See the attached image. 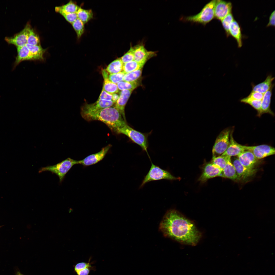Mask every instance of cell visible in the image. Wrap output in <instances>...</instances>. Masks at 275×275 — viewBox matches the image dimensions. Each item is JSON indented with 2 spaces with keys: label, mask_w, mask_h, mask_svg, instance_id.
Listing matches in <instances>:
<instances>
[{
  "label": "cell",
  "mask_w": 275,
  "mask_h": 275,
  "mask_svg": "<svg viewBox=\"0 0 275 275\" xmlns=\"http://www.w3.org/2000/svg\"><path fill=\"white\" fill-rule=\"evenodd\" d=\"M159 228L165 237L185 244L195 246L201 237L193 222L174 209L166 212Z\"/></svg>",
  "instance_id": "1"
},
{
  "label": "cell",
  "mask_w": 275,
  "mask_h": 275,
  "mask_svg": "<svg viewBox=\"0 0 275 275\" xmlns=\"http://www.w3.org/2000/svg\"><path fill=\"white\" fill-rule=\"evenodd\" d=\"M80 113L86 120L101 121L114 132L127 123L119 111L114 106L94 111H81Z\"/></svg>",
  "instance_id": "2"
},
{
  "label": "cell",
  "mask_w": 275,
  "mask_h": 275,
  "mask_svg": "<svg viewBox=\"0 0 275 275\" xmlns=\"http://www.w3.org/2000/svg\"><path fill=\"white\" fill-rule=\"evenodd\" d=\"M115 132L127 136L134 142L139 145L143 150L147 153L150 159L147 150L148 147V134L133 129L127 123L116 129Z\"/></svg>",
  "instance_id": "3"
},
{
  "label": "cell",
  "mask_w": 275,
  "mask_h": 275,
  "mask_svg": "<svg viewBox=\"0 0 275 275\" xmlns=\"http://www.w3.org/2000/svg\"><path fill=\"white\" fill-rule=\"evenodd\" d=\"M216 0H213L205 5L201 11L196 15L185 17L186 21L205 25L215 18L214 7Z\"/></svg>",
  "instance_id": "4"
},
{
  "label": "cell",
  "mask_w": 275,
  "mask_h": 275,
  "mask_svg": "<svg viewBox=\"0 0 275 275\" xmlns=\"http://www.w3.org/2000/svg\"><path fill=\"white\" fill-rule=\"evenodd\" d=\"M77 164H79V160L68 158L56 164L41 168L39 171V173L45 171L51 172L58 175L59 179V182L61 183L66 174L72 167Z\"/></svg>",
  "instance_id": "5"
},
{
  "label": "cell",
  "mask_w": 275,
  "mask_h": 275,
  "mask_svg": "<svg viewBox=\"0 0 275 275\" xmlns=\"http://www.w3.org/2000/svg\"><path fill=\"white\" fill-rule=\"evenodd\" d=\"M167 170L163 169L151 162L150 168L142 181L140 188L143 187L147 183L153 181L166 180H173L179 179Z\"/></svg>",
  "instance_id": "6"
},
{
  "label": "cell",
  "mask_w": 275,
  "mask_h": 275,
  "mask_svg": "<svg viewBox=\"0 0 275 275\" xmlns=\"http://www.w3.org/2000/svg\"><path fill=\"white\" fill-rule=\"evenodd\" d=\"M230 133L229 128L225 129L220 132L213 148V157L221 156L226 151L229 144Z\"/></svg>",
  "instance_id": "7"
},
{
  "label": "cell",
  "mask_w": 275,
  "mask_h": 275,
  "mask_svg": "<svg viewBox=\"0 0 275 275\" xmlns=\"http://www.w3.org/2000/svg\"><path fill=\"white\" fill-rule=\"evenodd\" d=\"M243 146L245 150L251 152L258 160L274 155L275 153L274 148L267 145Z\"/></svg>",
  "instance_id": "8"
},
{
  "label": "cell",
  "mask_w": 275,
  "mask_h": 275,
  "mask_svg": "<svg viewBox=\"0 0 275 275\" xmlns=\"http://www.w3.org/2000/svg\"><path fill=\"white\" fill-rule=\"evenodd\" d=\"M30 25L28 23L20 32L11 37H6L5 40L8 43L13 45L17 47L25 45L27 43L29 28Z\"/></svg>",
  "instance_id": "9"
},
{
  "label": "cell",
  "mask_w": 275,
  "mask_h": 275,
  "mask_svg": "<svg viewBox=\"0 0 275 275\" xmlns=\"http://www.w3.org/2000/svg\"><path fill=\"white\" fill-rule=\"evenodd\" d=\"M111 147V144H108L103 148L98 153L90 155L83 159L79 160V164L88 166L97 163L103 159Z\"/></svg>",
  "instance_id": "10"
},
{
  "label": "cell",
  "mask_w": 275,
  "mask_h": 275,
  "mask_svg": "<svg viewBox=\"0 0 275 275\" xmlns=\"http://www.w3.org/2000/svg\"><path fill=\"white\" fill-rule=\"evenodd\" d=\"M222 170L211 162L207 163L203 167L202 173L198 181L204 183L210 179L219 176Z\"/></svg>",
  "instance_id": "11"
},
{
  "label": "cell",
  "mask_w": 275,
  "mask_h": 275,
  "mask_svg": "<svg viewBox=\"0 0 275 275\" xmlns=\"http://www.w3.org/2000/svg\"><path fill=\"white\" fill-rule=\"evenodd\" d=\"M135 61L144 64L149 58L155 56V52L148 51L142 44L137 45L133 47Z\"/></svg>",
  "instance_id": "12"
},
{
  "label": "cell",
  "mask_w": 275,
  "mask_h": 275,
  "mask_svg": "<svg viewBox=\"0 0 275 275\" xmlns=\"http://www.w3.org/2000/svg\"><path fill=\"white\" fill-rule=\"evenodd\" d=\"M232 4L229 2L216 0L214 7L215 18L221 21L225 17L231 13Z\"/></svg>",
  "instance_id": "13"
},
{
  "label": "cell",
  "mask_w": 275,
  "mask_h": 275,
  "mask_svg": "<svg viewBox=\"0 0 275 275\" xmlns=\"http://www.w3.org/2000/svg\"><path fill=\"white\" fill-rule=\"evenodd\" d=\"M231 162L234 167L238 177V180H244L252 176L256 171L255 169L247 168L240 163L237 158H234Z\"/></svg>",
  "instance_id": "14"
},
{
  "label": "cell",
  "mask_w": 275,
  "mask_h": 275,
  "mask_svg": "<svg viewBox=\"0 0 275 275\" xmlns=\"http://www.w3.org/2000/svg\"><path fill=\"white\" fill-rule=\"evenodd\" d=\"M232 132L230 133L229 145L225 152L222 155L230 157L238 156L245 150L243 145L237 143L234 139Z\"/></svg>",
  "instance_id": "15"
},
{
  "label": "cell",
  "mask_w": 275,
  "mask_h": 275,
  "mask_svg": "<svg viewBox=\"0 0 275 275\" xmlns=\"http://www.w3.org/2000/svg\"><path fill=\"white\" fill-rule=\"evenodd\" d=\"M238 160L244 167L250 169H254L258 160L250 151L245 150L237 156Z\"/></svg>",
  "instance_id": "16"
},
{
  "label": "cell",
  "mask_w": 275,
  "mask_h": 275,
  "mask_svg": "<svg viewBox=\"0 0 275 275\" xmlns=\"http://www.w3.org/2000/svg\"><path fill=\"white\" fill-rule=\"evenodd\" d=\"M132 91L128 90H122L120 93L119 99L113 105L119 111L126 121L125 107Z\"/></svg>",
  "instance_id": "17"
},
{
  "label": "cell",
  "mask_w": 275,
  "mask_h": 275,
  "mask_svg": "<svg viewBox=\"0 0 275 275\" xmlns=\"http://www.w3.org/2000/svg\"><path fill=\"white\" fill-rule=\"evenodd\" d=\"M115 103L112 101L98 99L95 103L92 104H85L81 108V111H92L113 106Z\"/></svg>",
  "instance_id": "18"
},
{
  "label": "cell",
  "mask_w": 275,
  "mask_h": 275,
  "mask_svg": "<svg viewBox=\"0 0 275 275\" xmlns=\"http://www.w3.org/2000/svg\"><path fill=\"white\" fill-rule=\"evenodd\" d=\"M17 48V55L14 62V68L23 61L34 60L33 56L26 45Z\"/></svg>",
  "instance_id": "19"
},
{
  "label": "cell",
  "mask_w": 275,
  "mask_h": 275,
  "mask_svg": "<svg viewBox=\"0 0 275 275\" xmlns=\"http://www.w3.org/2000/svg\"><path fill=\"white\" fill-rule=\"evenodd\" d=\"M274 86V85L264 94L262 100L261 109L260 112L258 114V116H260L262 114L266 113H269L272 115H273L270 106L272 89Z\"/></svg>",
  "instance_id": "20"
},
{
  "label": "cell",
  "mask_w": 275,
  "mask_h": 275,
  "mask_svg": "<svg viewBox=\"0 0 275 275\" xmlns=\"http://www.w3.org/2000/svg\"><path fill=\"white\" fill-rule=\"evenodd\" d=\"M274 78L269 75L265 80L256 85H252V91L258 92L264 94L274 85L272 83Z\"/></svg>",
  "instance_id": "21"
},
{
  "label": "cell",
  "mask_w": 275,
  "mask_h": 275,
  "mask_svg": "<svg viewBox=\"0 0 275 275\" xmlns=\"http://www.w3.org/2000/svg\"><path fill=\"white\" fill-rule=\"evenodd\" d=\"M229 34L236 40L238 47H241L242 46V35L240 28L238 22L234 20L230 26Z\"/></svg>",
  "instance_id": "22"
},
{
  "label": "cell",
  "mask_w": 275,
  "mask_h": 275,
  "mask_svg": "<svg viewBox=\"0 0 275 275\" xmlns=\"http://www.w3.org/2000/svg\"><path fill=\"white\" fill-rule=\"evenodd\" d=\"M219 176L229 178L232 180H238V177L235 168L232 163L231 159L228 162L222 170Z\"/></svg>",
  "instance_id": "23"
},
{
  "label": "cell",
  "mask_w": 275,
  "mask_h": 275,
  "mask_svg": "<svg viewBox=\"0 0 275 275\" xmlns=\"http://www.w3.org/2000/svg\"><path fill=\"white\" fill-rule=\"evenodd\" d=\"M26 45L33 56L35 60H44V55L46 49L43 48L41 45H33L27 44Z\"/></svg>",
  "instance_id": "24"
},
{
  "label": "cell",
  "mask_w": 275,
  "mask_h": 275,
  "mask_svg": "<svg viewBox=\"0 0 275 275\" xmlns=\"http://www.w3.org/2000/svg\"><path fill=\"white\" fill-rule=\"evenodd\" d=\"M123 63L120 58H118L111 63L105 69L109 74H113L122 72Z\"/></svg>",
  "instance_id": "25"
},
{
  "label": "cell",
  "mask_w": 275,
  "mask_h": 275,
  "mask_svg": "<svg viewBox=\"0 0 275 275\" xmlns=\"http://www.w3.org/2000/svg\"><path fill=\"white\" fill-rule=\"evenodd\" d=\"M76 13L78 18L84 24L93 18V12L91 9H85L80 7Z\"/></svg>",
  "instance_id": "26"
},
{
  "label": "cell",
  "mask_w": 275,
  "mask_h": 275,
  "mask_svg": "<svg viewBox=\"0 0 275 275\" xmlns=\"http://www.w3.org/2000/svg\"><path fill=\"white\" fill-rule=\"evenodd\" d=\"M144 65L134 60L128 62L123 64L122 71L125 74L128 73L142 68Z\"/></svg>",
  "instance_id": "27"
},
{
  "label": "cell",
  "mask_w": 275,
  "mask_h": 275,
  "mask_svg": "<svg viewBox=\"0 0 275 275\" xmlns=\"http://www.w3.org/2000/svg\"><path fill=\"white\" fill-rule=\"evenodd\" d=\"M79 8L75 2L71 0L65 4L55 7L59 10L70 13H76Z\"/></svg>",
  "instance_id": "28"
},
{
  "label": "cell",
  "mask_w": 275,
  "mask_h": 275,
  "mask_svg": "<svg viewBox=\"0 0 275 275\" xmlns=\"http://www.w3.org/2000/svg\"><path fill=\"white\" fill-rule=\"evenodd\" d=\"M27 44L33 45H40L39 36L32 28L31 25L28 31Z\"/></svg>",
  "instance_id": "29"
},
{
  "label": "cell",
  "mask_w": 275,
  "mask_h": 275,
  "mask_svg": "<svg viewBox=\"0 0 275 275\" xmlns=\"http://www.w3.org/2000/svg\"><path fill=\"white\" fill-rule=\"evenodd\" d=\"M230 159L231 157L221 155L216 157H213L211 162L217 167L223 170L228 161Z\"/></svg>",
  "instance_id": "30"
},
{
  "label": "cell",
  "mask_w": 275,
  "mask_h": 275,
  "mask_svg": "<svg viewBox=\"0 0 275 275\" xmlns=\"http://www.w3.org/2000/svg\"><path fill=\"white\" fill-rule=\"evenodd\" d=\"M139 85L138 81L128 82L122 80L117 84V85L119 90H125L133 91Z\"/></svg>",
  "instance_id": "31"
},
{
  "label": "cell",
  "mask_w": 275,
  "mask_h": 275,
  "mask_svg": "<svg viewBox=\"0 0 275 275\" xmlns=\"http://www.w3.org/2000/svg\"><path fill=\"white\" fill-rule=\"evenodd\" d=\"M102 89L112 95L118 93L119 90L117 85L108 79H104Z\"/></svg>",
  "instance_id": "32"
},
{
  "label": "cell",
  "mask_w": 275,
  "mask_h": 275,
  "mask_svg": "<svg viewBox=\"0 0 275 275\" xmlns=\"http://www.w3.org/2000/svg\"><path fill=\"white\" fill-rule=\"evenodd\" d=\"M240 102L250 105L257 111L258 114L260 111L262 105V100L252 99L247 97L241 99L240 100Z\"/></svg>",
  "instance_id": "33"
},
{
  "label": "cell",
  "mask_w": 275,
  "mask_h": 275,
  "mask_svg": "<svg viewBox=\"0 0 275 275\" xmlns=\"http://www.w3.org/2000/svg\"><path fill=\"white\" fill-rule=\"evenodd\" d=\"M142 71V68L125 74L123 80L128 82L136 81L141 76Z\"/></svg>",
  "instance_id": "34"
},
{
  "label": "cell",
  "mask_w": 275,
  "mask_h": 275,
  "mask_svg": "<svg viewBox=\"0 0 275 275\" xmlns=\"http://www.w3.org/2000/svg\"><path fill=\"white\" fill-rule=\"evenodd\" d=\"M71 24L76 32L77 38H80L84 32V24L78 18Z\"/></svg>",
  "instance_id": "35"
},
{
  "label": "cell",
  "mask_w": 275,
  "mask_h": 275,
  "mask_svg": "<svg viewBox=\"0 0 275 275\" xmlns=\"http://www.w3.org/2000/svg\"><path fill=\"white\" fill-rule=\"evenodd\" d=\"M234 20L233 16L231 13L221 21L222 26L228 36L229 35V30L230 26Z\"/></svg>",
  "instance_id": "36"
},
{
  "label": "cell",
  "mask_w": 275,
  "mask_h": 275,
  "mask_svg": "<svg viewBox=\"0 0 275 275\" xmlns=\"http://www.w3.org/2000/svg\"><path fill=\"white\" fill-rule=\"evenodd\" d=\"M55 11L62 15L68 22L72 24L77 18L76 13H70L66 12L55 8Z\"/></svg>",
  "instance_id": "37"
},
{
  "label": "cell",
  "mask_w": 275,
  "mask_h": 275,
  "mask_svg": "<svg viewBox=\"0 0 275 275\" xmlns=\"http://www.w3.org/2000/svg\"><path fill=\"white\" fill-rule=\"evenodd\" d=\"M120 59L123 64L134 60V49L133 47L131 46L129 50L125 53Z\"/></svg>",
  "instance_id": "38"
},
{
  "label": "cell",
  "mask_w": 275,
  "mask_h": 275,
  "mask_svg": "<svg viewBox=\"0 0 275 275\" xmlns=\"http://www.w3.org/2000/svg\"><path fill=\"white\" fill-rule=\"evenodd\" d=\"M125 74L122 71L116 74H109L108 75V79L112 82L116 84H117L120 81L123 80Z\"/></svg>",
  "instance_id": "39"
},
{
  "label": "cell",
  "mask_w": 275,
  "mask_h": 275,
  "mask_svg": "<svg viewBox=\"0 0 275 275\" xmlns=\"http://www.w3.org/2000/svg\"><path fill=\"white\" fill-rule=\"evenodd\" d=\"M91 257H90L87 262H81L76 264L74 266V270L75 272L92 266V265L94 263V261L91 262Z\"/></svg>",
  "instance_id": "40"
},
{
  "label": "cell",
  "mask_w": 275,
  "mask_h": 275,
  "mask_svg": "<svg viewBox=\"0 0 275 275\" xmlns=\"http://www.w3.org/2000/svg\"><path fill=\"white\" fill-rule=\"evenodd\" d=\"M96 270L95 266H91L87 268L76 272V273L77 275H89L91 271Z\"/></svg>",
  "instance_id": "41"
},
{
  "label": "cell",
  "mask_w": 275,
  "mask_h": 275,
  "mask_svg": "<svg viewBox=\"0 0 275 275\" xmlns=\"http://www.w3.org/2000/svg\"><path fill=\"white\" fill-rule=\"evenodd\" d=\"M264 94L258 92L251 91L247 97L249 98L259 100H262Z\"/></svg>",
  "instance_id": "42"
},
{
  "label": "cell",
  "mask_w": 275,
  "mask_h": 275,
  "mask_svg": "<svg viewBox=\"0 0 275 275\" xmlns=\"http://www.w3.org/2000/svg\"><path fill=\"white\" fill-rule=\"evenodd\" d=\"M112 95L102 89L98 99L103 100L112 101Z\"/></svg>",
  "instance_id": "43"
},
{
  "label": "cell",
  "mask_w": 275,
  "mask_h": 275,
  "mask_svg": "<svg viewBox=\"0 0 275 275\" xmlns=\"http://www.w3.org/2000/svg\"><path fill=\"white\" fill-rule=\"evenodd\" d=\"M275 12L274 10L271 14L269 19V22L267 24V26H275Z\"/></svg>",
  "instance_id": "44"
},
{
  "label": "cell",
  "mask_w": 275,
  "mask_h": 275,
  "mask_svg": "<svg viewBox=\"0 0 275 275\" xmlns=\"http://www.w3.org/2000/svg\"><path fill=\"white\" fill-rule=\"evenodd\" d=\"M116 93L112 94V101L115 104L118 100L119 98V95L118 94Z\"/></svg>",
  "instance_id": "45"
},
{
  "label": "cell",
  "mask_w": 275,
  "mask_h": 275,
  "mask_svg": "<svg viewBox=\"0 0 275 275\" xmlns=\"http://www.w3.org/2000/svg\"><path fill=\"white\" fill-rule=\"evenodd\" d=\"M102 74L104 78V79H108L109 75V73L106 71L105 69H104L102 71Z\"/></svg>",
  "instance_id": "46"
},
{
  "label": "cell",
  "mask_w": 275,
  "mask_h": 275,
  "mask_svg": "<svg viewBox=\"0 0 275 275\" xmlns=\"http://www.w3.org/2000/svg\"><path fill=\"white\" fill-rule=\"evenodd\" d=\"M17 275H24L19 271L17 272L16 273Z\"/></svg>",
  "instance_id": "47"
}]
</instances>
